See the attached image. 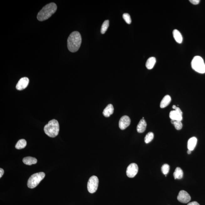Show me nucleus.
Listing matches in <instances>:
<instances>
[{"label":"nucleus","instance_id":"obj_2","mask_svg":"<svg viewBox=\"0 0 205 205\" xmlns=\"http://www.w3.org/2000/svg\"><path fill=\"white\" fill-rule=\"evenodd\" d=\"M57 5L55 3H51L44 7L38 14L37 18L42 21L49 18L56 11Z\"/></svg>","mask_w":205,"mask_h":205},{"label":"nucleus","instance_id":"obj_14","mask_svg":"<svg viewBox=\"0 0 205 205\" xmlns=\"http://www.w3.org/2000/svg\"><path fill=\"white\" fill-rule=\"evenodd\" d=\"M114 108L113 106L111 104H109L108 105L103 113L104 116L106 117H109L114 113Z\"/></svg>","mask_w":205,"mask_h":205},{"label":"nucleus","instance_id":"obj_6","mask_svg":"<svg viewBox=\"0 0 205 205\" xmlns=\"http://www.w3.org/2000/svg\"><path fill=\"white\" fill-rule=\"evenodd\" d=\"M99 181L98 177L95 176L90 178L87 183V189L91 193H94L98 187Z\"/></svg>","mask_w":205,"mask_h":205},{"label":"nucleus","instance_id":"obj_30","mask_svg":"<svg viewBox=\"0 0 205 205\" xmlns=\"http://www.w3.org/2000/svg\"><path fill=\"white\" fill-rule=\"evenodd\" d=\"M172 108L175 109L176 108V107H176V106H175V105H174L173 106H172Z\"/></svg>","mask_w":205,"mask_h":205},{"label":"nucleus","instance_id":"obj_3","mask_svg":"<svg viewBox=\"0 0 205 205\" xmlns=\"http://www.w3.org/2000/svg\"><path fill=\"white\" fill-rule=\"evenodd\" d=\"M59 125L56 120L53 119L48 122L45 126L44 130L48 136L51 138H55L58 135L59 132Z\"/></svg>","mask_w":205,"mask_h":205},{"label":"nucleus","instance_id":"obj_19","mask_svg":"<svg viewBox=\"0 0 205 205\" xmlns=\"http://www.w3.org/2000/svg\"><path fill=\"white\" fill-rule=\"evenodd\" d=\"M183 172L181 169L179 167H177L175 171L174 172L173 176L175 179H181L183 177Z\"/></svg>","mask_w":205,"mask_h":205},{"label":"nucleus","instance_id":"obj_25","mask_svg":"<svg viewBox=\"0 0 205 205\" xmlns=\"http://www.w3.org/2000/svg\"><path fill=\"white\" fill-rule=\"evenodd\" d=\"M123 18L128 24H131L132 22V19H131L130 15L128 13H124L123 15Z\"/></svg>","mask_w":205,"mask_h":205},{"label":"nucleus","instance_id":"obj_23","mask_svg":"<svg viewBox=\"0 0 205 205\" xmlns=\"http://www.w3.org/2000/svg\"><path fill=\"white\" fill-rule=\"evenodd\" d=\"M154 134L151 132H149L146 134L145 138V143L148 144L150 143L153 139Z\"/></svg>","mask_w":205,"mask_h":205},{"label":"nucleus","instance_id":"obj_7","mask_svg":"<svg viewBox=\"0 0 205 205\" xmlns=\"http://www.w3.org/2000/svg\"><path fill=\"white\" fill-rule=\"evenodd\" d=\"M138 167L136 163L130 164L127 167L126 171L127 175L129 177L133 178L138 173Z\"/></svg>","mask_w":205,"mask_h":205},{"label":"nucleus","instance_id":"obj_24","mask_svg":"<svg viewBox=\"0 0 205 205\" xmlns=\"http://www.w3.org/2000/svg\"><path fill=\"white\" fill-rule=\"evenodd\" d=\"M170 168V166L167 164H165L161 167V171L166 176L168 173Z\"/></svg>","mask_w":205,"mask_h":205},{"label":"nucleus","instance_id":"obj_27","mask_svg":"<svg viewBox=\"0 0 205 205\" xmlns=\"http://www.w3.org/2000/svg\"><path fill=\"white\" fill-rule=\"evenodd\" d=\"M187 205H199L198 203L197 202H196V201H193V202H192L188 203Z\"/></svg>","mask_w":205,"mask_h":205},{"label":"nucleus","instance_id":"obj_5","mask_svg":"<svg viewBox=\"0 0 205 205\" xmlns=\"http://www.w3.org/2000/svg\"><path fill=\"white\" fill-rule=\"evenodd\" d=\"M45 174L43 172H38L32 175L29 179L28 186L30 188H35L44 178Z\"/></svg>","mask_w":205,"mask_h":205},{"label":"nucleus","instance_id":"obj_20","mask_svg":"<svg viewBox=\"0 0 205 205\" xmlns=\"http://www.w3.org/2000/svg\"><path fill=\"white\" fill-rule=\"evenodd\" d=\"M27 142L24 139H21L19 140L15 145V148L18 149H24L26 147Z\"/></svg>","mask_w":205,"mask_h":205},{"label":"nucleus","instance_id":"obj_16","mask_svg":"<svg viewBox=\"0 0 205 205\" xmlns=\"http://www.w3.org/2000/svg\"><path fill=\"white\" fill-rule=\"evenodd\" d=\"M23 161L25 164L31 165L36 164L37 160L35 158L31 157V156H27V157H24L23 159Z\"/></svg>","mask_w":205,"mask_h":205},{"label":"nucleus","instance_id":"obj_29","mask_svg":"<svg viewBox=\"0 0 205 205\" xmlns=\"http://www.w3.org/2000/svg\"><path fill=\"white\" fill-rule=\"evenodd\" d=\"M191 153H192V151H191V150H188L187 153L188 154H191Z\"/></svg>","mask_w":205,"mask_h":205},{"label":"nucleus","instance_id":"obj_1","mask_svg":"<svg viewBox=\"0 0 205 205\" xmlns=\"http://www.w3.org/2000/svg\"><path fill=\"white\" fill-rule=\"evenodd\" d=\"M82 42L81 36L78 31L72 32L68 37L67 47L68 50L72 53L78 51Z\"/></svg>","mask_w":205,"mask_h":205},{"label":"nucleus","instance_id":"obj_26","mask_svg":"<svg viewBox=\"0 0 205 205\" xmlns=\"http://www.w3.org/2000/svg\"><path fill=\"white\" fill-rule=\"evenodd\" d=\"M189 1L193 5H197L200 2L199 0H190Z\"/></svg>","mask_w":205,"mask_h":205},{"label":"nucleus","instance_id":"obj_28","mask_svg":"<svg viewBox=\"0 0 205 205\" xmlns=\"http://www.w3.org/2000/svg\"><path fill=\"white\" fill-rule=\"evenodd\" d=\"M4 173V171L3 169L1 168L0 169V178H1L2 177Z\"/></svg>","mask_w":205,"mask_h":205},{"label":"nucleus","instance_id":"obj_4","mask_svg":"<svg viewBox=\"0 0 205 205\" xmlns=\"http://www.w3.org/2000/svg\"><path fill=\"white\" fill-rule=\"evenodd\" d=\"M192 68L197 72L203 74L205 73V64L203 59L200 56H196L191 62Z\"/></svg>","mask_w":205,"mask_h":205},{"label":"nucleus","instance_id":"obj_15","mask_svg":"<svg viewBox=\"0 0 205 205\" xmlns=\"http://www.w3.org/2000/svg\"><path fill=\"white\" fill-rule=\"evenodd\" d=\"M171 100V99L170 95H166L162 100L160 104V107L162 108L166 107L170 104Z\"/></svg>","mask_w":205,"mask_h":205},{"label":"nucleus","instance_id":"obj_11","mask_svg":"<svg viewBox=\"0 0 205 205\" xmlns=\"http://www.w3.org/2000/svg\"><path fill=\"white\" fill-rule=\"evenodd\" d=\"M131 123L130 118L128 116H124L120 118L119 122V127L124 130L128 127Z\"/></svg>","mask_w":205,"mask_h":205},{"label":"nucleus","instance_id":"obj_10","mask_svg":"<svg viewBox=\"0 0 205 205\" xmlns=\"http://www.w3.org/2000/svg\"><path fill=\"white\" fill-rule=\"evenodd\" d=\"M29 79L27 77L21 78L16 85V89L18 90L21 91L26 89L29 84Z\"/></svg>","mask_w":205,"mask_h":205},{"label":"nucleus","instance_id":"obj_8","mask_svg":"<svg viewBox=\"0 0 205 205\" xmlns=\"http://www.w3.org/2000/svg\"><path fill=\"white\" fill-rule=\"evenodd\" d=\"M170 118L171 120L181 121L183 119L182 112L179 107H177L175 110L171 111Z\"/></svg>","mask_w":205,"mask_h":205},{"label":"nucleus","instance_id":"obj_21","mask_svg":"<svg viewBox=\"0 0 205 205\" xmlns=\"http://www.w3.org/2000/svg\"><path fill=\"white\" fill-rule=\"evenodd\" d=\"M171 122L174 125L175 129L177 130H180L182 128L183 125L181 121L171 120Z\"/></svg>","mask_w":205,"mask_h":205},{"label":"nucleus","instance_id":"obj_22","mask_svg":"<svg viewBox=\"0 0 205 205\" xmlns=\"http://www.w3.org/2000/svg\"><path fill=\"white\" fill-rule=\"evenodd\" d=\"M109 26V21L107 20H106L102 24L101 29V32L102 34H104L105 33L106 31L108 28Z\"/></svg>","mask_w":205,"mask_h":205},{"label":"nucleus","instance_id":"obj_12","mask_svg":"<svg viewBox=\"0 0 205 205\" xmlns=\"http://www.w3.org/2000/svg\"><path fill=\"white\" fill-rule=\"evenodd\" d=\"M197 139L195 137H193L190 138L188 140L187 143V148L188 150L191 151H193L195 149L197 145Z\"/></svg>","mask_w":205,"mask_h":205},{"label":"nucleus","instance_id":"obj_9","mask_svg":"<svg viewBox=\"0 0 205 205\" xmlns=\"http://www.w3.org/2000/svg\"><path fill=\"white\" fill-rule=\"evenodd\" d=\"M177 199L179 202L183 203H187L189 202L191 198L189 194L186 191L181 190L179 192Z\"/></svg>","mask_w":205,"mask_h":205},{"label":"nucleus","instance_id":"obj_18","mask_svg":"<svg viewBox=\"0 0 205 205\" xmlns=\"http://www.w3.org/2000/svg\"><path fill=\"white\" fill-rule=\"evenodd\" d=\"M156 62V60L155 57H150L147 60L146 64H145V66H146L147 69L149 70L152 69L154 67Z\"/></svg>","mask_w":205,"mask_h":205},{"label":"nucleus","instance_id":"obj_13","mask_svg":"<svg viewBox=\"0 0 205 205\" xmlns=\"http://www.w3.org/2000/svg\"><path fill=\"white\" fill-rule=\"evenodd\" d=\"M147 124L144 119L140 120L137 127V130L139 133H142L145 132L146 129Z\"/></svg>","mask_w":205,"mask_h":205},{"label":"nucleus","instance_id":"obj_17","mask_svg":"<svg viewBox=\"0 0 205 205\" xmlns=\"http://www.w3.org/2000/svg\"><path fill=\"white\" fill-rule=\"evenodd\" d=\"M173 35L174 39L176 42L181 44L182 42L183 38L182 35L179 30L175 29L173 31Z\"/></svg>","mask_w":205,"mask_h":205}]
</instances>
